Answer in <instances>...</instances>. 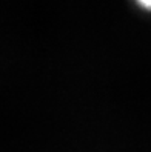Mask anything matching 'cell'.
Instances as JSON below:
<instances>
[{"label":"cell","mask_w":151,"mask_h":152,"mask_svg":"<svg viewBox=\"0 0 151 152\" xmlns=\"http://www.w3.org/2000/svg\"><path fill=\"white\" fill-rule=\"evenodd\" d=\"M137 3L140 6L147 8V10H151V0H137Z\"/></svg>","instance_id":"cell-1"}]
</instances>
